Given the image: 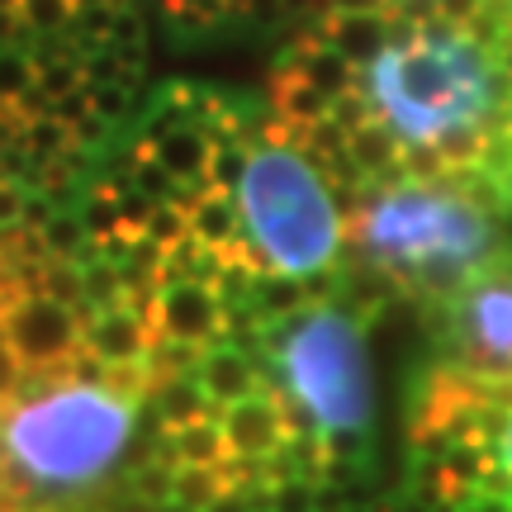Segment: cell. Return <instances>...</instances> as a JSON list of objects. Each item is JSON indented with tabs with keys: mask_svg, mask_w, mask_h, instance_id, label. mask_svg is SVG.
<instances>
[{
	"mask_svg": "<svg viewBox=\"0 0 512 512\" xmlns=\"http://www.w3.org/2000/svg\"><path fill=\"white\" fill-rule=\"evenodd\" d=\"M223 494H233V484H228V470H223V465H176L171 503L204 512V508H214Z\"/></svg>",
	"mask_w": 512,
	"mask_h": 512,
	"instance_id": "ffe728a7",
	"label": "cell"
},
{
	"mask_svg": "<svg viewBox=\"0 0 512 512\" xmlns=\"http://www.w3.org/2000/svg\"><path fill=\"white\" fill-rule=\"evenodd\" d=\"M498 214L503 204L479 171L451 181L403 176L394 185H366L347 209V252L380 266L403 299L441 304L503 252Z\"/></svg>",
	"mask_w": 512,
	"mask_h": 512,
	"instance_id": "7a4b0ae2",
	"label": "cell"
},
{
	"mask_svg": "<svg viewBox=\"0 0 512 512\" xmlns=\"http://www.w3.org/2000/svg\"><path fill=\"white\" fill-rule=\"evenodd\" d=\"M162 460L171 465H228V441H223L219 418H200L190 427L162 432Z\"/></svg>",
	"mask_w": 512,
	"mask_h": 512,
	"instance_id": "d6986e66",
	"label": "cell"
},
{
	"mask_svg": "<svg viewBox=\"0 0 512 512\" xmlns=\"http://www.w3.org/2000/svg\"><path fill=\"white\" fill-rule=\"evenodd\" d=\"M195 380L204 384V394H209V403L214 408H233V403L252 399L256 389L266 384V370L256 366L252 356L242 347H233V342H219V347H209L200 356V366H195Z\"/></svg>",
	"mask_w": 512,
	"mask_h": 512,
	"instance_id": "8fae6325",
	"label": "cell"
},
{
	"mask_svg": "<svg viewBox=\"0 0 512 512\" xmlns=\"http://www.w3.org/2000/svg\"><path fill=\"white\" fill-rule=\"evenodd\" d=\"M204 512H261V508H256V498H247V494H223L214 508H204Z\"/></svg>",
	"mask_w": 512,
	"mask_h": 512,
	"instance_id": "836d02e7",
	"label": "cell"
},
{
	"mask_svg": "<svg viewBox=\"0 0 512 512\" xmlns=\"http://www.w3.org/2000/svg\"><path fill=\"white\" fill-rule=\"evenodd\" d=\"M143 403L67 370L29 375L0 403V479L15 494H72L110 475L133 441Z\"/></svg>",
	"mask_w": 512,
	"mask_h": 512,
	"instance_id": "3957f363",
	"label": "cell"
},
{
	"mask_svg": "<svg viewBox=\"0 0 512 512\" xmlns=\"http://www.w3.org/2000/svg\"><path fill=\"white\" fill-rule=\"evenodd\" d=\"M361 91L399 147H437L456 176H470L508 110V72L494 43L460 24L399 29L366 72Z\"/></svg>",
	"mask_w": 512,
	"mask_h": 512,
	"instance_id": "6da1fadb",
	"label": "cell"
},
{
	"mask_svg": "<svg viewBox=\"0 0 512 512\" xmlns=\"http://www.w3.org/2000/svg\"><path fill=\"white\" fill-rule=\"evenodd\" d=\"M318 34L328 38V43L347 57V62H356V67L366 72L370 62H375V57L394 43L399 24H394V15H389V10H356V15H323V19H318Z\"/></svg>",
	"mask_w": 512,
	"mask_h": 512,
	"instance_id": "7c38bea8",
	"label": "cell"
},
{
	"mask_svg": "<svg viewBox=\"0 0 512 512\" xmlns=\"http://www.w3.org/2000/svg\"><path fill=\"white\" fill-rule=\"evenodd\" d=\"M328 15H356V10H389V0H323Z\"/></svg>",
	"mask_w": 512,
	"mask_h": 512,
	"instance_id": "d6a6232c",
	"label": "cell"
},
{
	"mask_svg": "<svg viewBox=\"0 0 512 512\" xmlns=\"http://www.w3.org/2000/svg\"><path fill=\"white\" fill-rule=\"evenodd\" d=\"M24 380H29V375H24V366H19V356L10 351V342L0 337V403L15 399L19 389H24Z\"/></svg>",
	"mask_w": 512,
	"mask_h": 512,
	"instance_id": "1f68e13d",
	"label": "cell"
},
{
	"mask_svg": "<svg viewBox=\"0 0 512 512\" xmlns=\"http://www.w3.org/2000/svg\"><path fill=\"white\" fill-rule=\"evenodd\" d=\"M185 238H190V219H185L181 204H152V214H147V223H143V242L171 252V247Z\"/></svg>",
	"mask_w": 512,
	"mask_h": 512,
	"instance_id": "484cf974",
	"label": "cell"
},
{
	"mask_svg": "<svg viewBox=\"0 0 512 512\" xmlns=\"http://www.w3.org/2000/svg\"><path fill=\"white\" fill-rule=\"evenodd\" d=\"M285 62H290V67L304 76L309 86H318L328 100H337V95H347V91H356V86H361V67H356V62H347V57L337 53L328 38L318 34V29L294 38L290 53H285Z\"/></svg>",
	"mask_w": 512,
	"mask_h": 512,
	"instance_id": "5bb4252c",
	"label": "cell"
},
{
	"mask_svg": "<svg viewBox=\"0 0 512 512\" xmlns=\"http://www.w3.org/2000/svg\"><path fill=\"white\" fill-rule=\"evenodd\" d=\"M223 441L233 460H271L285 441H290V413H285V389L266 375V384L252 399L233 403L219 413Z\"/></svg>",
	"mask_w": 512,
	"mask_h": 512,
	"instance_id": "9c48e42d",
	"label": "cell"
},
{
	"mask_svg": "<svg viewBox=\"0 0 512 512\" xmlns=\"http://www.w3.org/2000/svg\"><path fill=\"white\" fill-rule=\"evenodd\" d=\"M489 465H494V479L484 489L512 498V408L498 413V427H494V437H489Z\"/></svg>",
	"mask_w": 512,
	"mask_h": 512,
	"instance_id": "4316f807",
	"label": "cell"
},
{
	"mask_svg": "<svg viewBox=\"0 0 512 512\" xmlns=\"http://www.w3.org/2000/svg\"><path fill=\"white\" fill-rule=\"evenodd\" d=\"M185 219H190V238H200L204 247H233V242L247 238V228H242V209L233 195H223L214 185H190V195H185Z\"/></svg>",
	"mask_w": 512,
	"mask_h": 512,
	"instance_id": "9a60e30c",
	"label": "cell"
},
{
	"mask_svg": "<svg viewBox=\"0 0 512 512\" xmlns=\"http://www.w3.org/2000/svg\"><path fill=\"white\" fill-rule=\"evenodd\" d=\"M152 408H157V427L162 432H176V427H190L200 418H219V408L209 403L204 384L195 375H171V380L152 384Z\"/></svg>",
	"mask_w": 512,
	"mask_h": 512,
	"instance_id": "e0dca14e",
	"label": "cell"
},
{
	"mask_svg": "<svg viewBox=\"0 0 512 512\" xmlns=\"http://www.w3.org/2000/svg\"><path fill=\"white\" fill-rule=\"evenodd\" d=\"M261 512H318V479H280V484H271Z\"/></svg>",
	"mask_w": 512,
	"mask_h": 512,
	"instance_id": "83f0119b",
	"label": "cell"
},
{
	"mask_svg": "<svg viewBox=\"0 0 512 512\" xmlns=\"http://www.w3.org/2000/svg\"><path fill=\"white\" fill-rule=\"evenodd\" d=\"M261 361L290 403L313 422L328 460L361 465L375 427V366L366 323L342 304H313L299 318L266 323Z\"/></svg>",
	"mask_w": 512,
	"mask_h": 512,
	"instance_id": "277c9868",
	"label": "cell"
},
{
	"mask_svg": "<svg viewBox=\"0 0 512 512\" xmlns=\"http://www.w3.org/2000/svg\"><path fill=\"white\" fill-rule=\"evenodd\" d=\"M328 110H332V100L318 91V86H309L290 62L275 67V76H271V114L275 119H285V124H294V128H313L318 119H328Z\"/></svg>",
	"mask_w": 512,
	"mask_h": 512,
	"instance_id": "ac0fdd59",
	"label": "cell"
},
{
	"mask_svg": "<svg viewBox=\"0 0 512 512\" xmlns=\"http://www.w3.org/2000/svg\"><path fill=\"white\" fill-rule=\"evenodd\" d=\"M347 152H351V162H356V171L366 176V185L403 181V147H399V138L380 124V119H370V124L356 128V133H351V143H347Z\"/></svg>",
	"mask_w": 512,
	"mask_h": 512,
	"instance_id": "2e32d148",
	"label": "cell"
},
{
	"mask_svg": "<svg viewBox=\"0 0 512 512\" xmlns=\"http://www.w3.org/2000/svg\"><path fill=\"white\" fill-rule=\"evenodd\" d=\"M233 200L266 271L309 280L342 266V247H347L342 200L299 147L252 143Z\"/></svg>",
	"mask_w": 512,
	"mask_h": 512,
	"instance_id": "5b68a950",
	"label": "cell"
},
{
	"mask_svg": "<svg viewBox=\"0 0 512 512\" xmlns=\"http://www.w3.org/2000/svg\"><path fill=\"white\" fill-rule=\"evenodd\" d=\"M24 204H29V185L0 181V233L24 223Z\"/></svg>",
	"mask_w": 512,
	"mask_h": 512,
	"instance_id": "4dcf8cb0",
	"label": "cell"
},
{
	"mask_svg": "<svg viewBox=\"0 0 512 512\" xmlns=\"http://www.w3.org/2000/svg\"><path fill=\"white\" fill-rule=\"evenodd\" d=\"M76 19V0H19V24L24 34H67Z\"/></svg>",
	"mask_w": 512,
	"mask_h": 512,
	"instance_id": "603a6c76",
	"label": "cell"
},
{
	"mask_svg": "<svg viewBox=\"0 0 512 512\" xmlns=\"http://www.w3.org/2000/svg\"><path fill=\"white\" fill-rule=\"evenodd\" d=\"M81 328H86V313L67 309L48 294L24 290L5 309L0 337L19 356L24 375H57V370L72 366V356L81 351Z\"/></svg>",
	"mask_w": 512,
	"mask_h": 512,
	"instance_id": "52a82bcc",
	"label": "cell"
},
{
	"mask_svg": "<svg viewBox=\"0 0 512 512\" xmlns=\"http://www.w3.org/2000/svg\"><path fill=\"white\" fill-rule=\"evenodd\" d=\"M147 143V152L176 176L181 185H209V157H214V133L200 128L195 119L162 128L157 138H138Z\"/></svg>",
	"mask_w": 512,
	"mask_h": 512,
	"instance_id": "4fadbf2b",
	"label": "cell"
},
{
	"mask_svg": "<svg viewBox=\"0 0 512 512\" xmlns=\"http://www.w3.org/2000/svg\"><path fill=\"white\" fill-rule=\"evenodd\" d=\"M86 86V72H81V57H48V62H38V81L34 91L53 105L62 95H72Z\"/></svg>",
	"mask_w": 512,
	"mask_h": 512,
	"instance_id": "d4e9b609",
	"label": "cell"
},
{
	"mask_svg": "<svg viewBox=\"0 0 512 512\" xmlns=\"http://www.w3.org/2000/svg\"><path fill=\"white\" fill-rule=\"evenodd\" d=\"M247 138H214V157H209V185L233 195L242 185V171H247Z\"/></svg>",
	"mask_w": 512,
	"mask_h": 512,
	"instance_id": "cb8c5ba5",
	"label": "cell"
},
{
	"mask_svg": "<svg viewBox=\"0 0 512 512\" xmlns=\"http://www.w3.org/2000/svg\"><path fill=\"white\" fill-rule=\"evenodd\" d=\"M152 337H171V342H190V347H219L223 328H228V309L214 294V285H195V280H171L147 299L143 309Z\"/></svg>",
	"mask_w": 512,
	"mask_h": 512,
	"instance_id": "ba28073f",
	"label": "cell"
},
{
	"mask_svg": "<svg viewBox=\"0 0 512 512\" xmlns=\"http://www.w3.org/2000/svg\"><path fill=\"white\" fill-rule=\"evenodd\" d=\"M162 10L181 24H214L219 15H228V0H162Z\"/></svg>",
	"mask_w": 512,
	"mask_h": 512,
	"instance_id": "f1b7e54d",
	"label": "cell"
},
{
	"mask_svg": "<svg viewBox=\"0 0 512 512\" xmlns=\"http://www.w3.org/2000/svg\"><path fill=\"white\" fill-rule=\"evenodd\" d=\"M91 110H95V119H105V124L124 119L128 114V86H91Z\"/></svg>",
	"mask_w": 512,
	"mask_h": 512,
	"instance_id": "f546056e",
	"label": "cell"
},
{
	"mask_svg": "<svg viewBox=\"0 0 512 512\" xmlns=\"http://www.w3.org/2000/svg\"><path fill=\"white\" fill-rule=\"evenodd\" d=\"M152 328H147V318L133 304H114V309H100L86 318V328H81V347L91 351L95 361H105V366H133V361H147V351H152Z\"/></svg>",
	"mask_w": 512,
	"mask_h": 512,
	"instance_id": "30bf717a",
	"label": "cell"
},
{
	"mask_svg": "<svg viewBox=\"0 0 512 512\" xmlns=\"http://www.w3.org/2000/svg\"><path fill=\"white\" fill-rule=\"evenodd\" d=\"M157 512H195V508H181V503H162Z\"/></svg>",
	"mask_w": 512,
	"mask_h": 512,
	"instance_id": "d590c367",
	"label": "cell"
},
{
	"mask_svg": "<svg viewBox=\"0 0 512 512\" xmlns=\"http://www.w3.org/2000/svg\"><path fill=\"white\" fill-rule=\"evenodd\" d=\"M484 43H494L498 62H503V72H508V110H503V124L512 128V0H484V10L479 19L470 24Z\"/></svg>",
	"mask_w": 512,
	"mask_h": 512,
	"instance_id": "44dd1931",
	"label": "cell"
},
{
	"mask_svg": "<svg viewBox=\"0 0 512 512\" xmlns=\"http://www.w3.org/2000/svg\"><path fill=\"white\" fill-rule=\"evenodd\" d=\"M441 366L475 384L512 380V247L441 299Z\"/></svg>",
	"mask_w": 512,
	"mask_h": 512,
	"instance_id": "8992f818",
	"label": "cell"
},
{
	"mask_svg": "<svg viewBox=\"0 0 512 512\" xmlns=\"http://www.w3.org/2000/svg\"><path fill=\"white\" fill-rule=\"evenodd\" d=\"M34 81H38V67H34V57H29V48L5 43V48H0V100H5V105H19L24 95L34 91Z\"/></svg>",
	"mask_w": 512,
	"mask_h": 512,
	"instance_id": "7402d4cb",
	"label": "cell"
},
{
	"mask_svg": "<svg viewBox=\"0 0 512 512\" xmlns=\"http://www.w3.org/2000/svg\"><path fill=\"white\" fill-rule=\"evenodd\" d=\"M0 512H24V508H19V494L5 484V479H0Z\"/></svg>",
	"mask_w": 512,
	"mask_h": 512,
	"instance_id": "e575fe53",
	"label": "cell"
}]
</instances>
